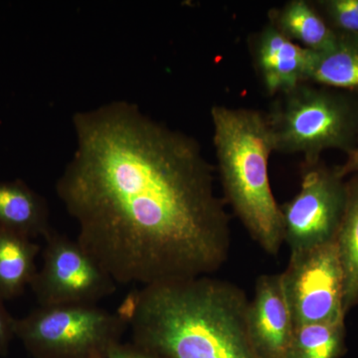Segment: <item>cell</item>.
<instances>
[{
    "label": "cell",
    "mask_w": 358,
    "mask_h": 358,
    "mask_svg": "<svg viewBox=\"0 0 358 358\" xmlns=\"http://www.w3.org/2000/svg\"><path fill=\"white\" fill-rule=\"evenodd\" d=\"M76 150L56 192L78 243L117 285L211 275L229 258V218L190 136L114 101L73 115Z\"/></svg>",
    "instance_id": "cell-1"
},
{
    "label": "cell",
    "mask_w": 358,
    "mask_h": 358,
    "mask_svg": "<svg viewBox=\"0 0 358 358\" xmlns=\"http://www.w3.org/2000/svg\"><path fill=\"white\" fill-rule=\"evenodd\" d=\"M243 289L211 275L136 289L117 313L134 345L162 358H261Z\"/></svg>",
    "instance_id": "cell-2"
},
{
    "label": "cell",
    "mask_w": 358,
    "mask_h": 358,
    "mask_svg": "<svg viewBox=\"0 0 358 358\" xmlns=\"http://www.w3.org/2000/svg\"><path fill=\"white\" fill-rule=\"evenodd\" d=\"M213 143L226 200L250 236L275 256L284 244L281 207L268 178L275 152L267 115L251 109L211 108Z\"/></svg>",
    "instance_id": "cell-3"
},
{
    "label": "cell",
    "mask_w": 358,
    "mask_h": 358,
    "mask_svg": "<svg viewBox=\"0 0 358 358\" xmlns=\"http://www.w3.org/2000/svg\"><path fill=\"white\" fill-rule=\"evenodd\" d=\"M266 115L275 152L303 155V164H317L324 150L348 155L355 148L357 103L326 87L301 84L280 95Z\"/></svg>",
    "instance_id": "cell-4"
},
{
    "label": "cell",
    "mask_w": 358,
    "mask_h": 358,
    "mask_svg": "<svg viewBox=\"0 0 358 358\" xmlns=\"http://www.w3.org/2000/svg\"><path fill=\"white\" fill-rule=\"evenodd\" d=\"M126 326L96 305L55 306L15 320L14 334L37 358H106Z\"/></svg>",
    "instance_id": "cell-5"
},
{
    "label": "cell",
    "mask_w": 358,
    "mask_h": 358,
    "mask_svg": "<svg viewBox=\"0 0 358 358\" xmlns=\"http://www.w3.org/2000/svg\"><path fill=\"white\" fill-rule=\"evenodd\" d=\"M346 181L338 169L303 164L301 189L282 205L284 243L291 253L336 242L345 215Z\"/></svg>",
    "instance_id": "cell-6"
},
{
    "label": "cell",
    "mask_w": 358,
    "mask_h": 358,
    "mask_svg": "<svg viewBox=\"0 0 358 358\" xmlns=\"http://www.w3.org/2000/svg\"><path fill=\"white\" fill-rule=\"evenodd\" d=\"M281 278L294 327L345 322L343 275L336 242L291 253Z\"/></svg>",
    "instance_id": "cell-7"
},
{
    "label": "cell",
    "mask_w": 358,
    "mask_h": 358,
    "mask_svg": "<svg viewBox=\"0 0 358 358\" xmlns=\"http://www.w3.org/2000/svg\"><path fill=\"white\" fill-rule=\"evenodd\" d=\"M43 265L30 285L40 307L96 305L115 293L117 284L78 241L52 230Z\"/></svg>",
    "instance_id": "cell-8"
},
{
    "label": "cell",
    "mask_w": 358,
    "mask_h": 358,
    "mask_svg": "<svg viewBox=\"0 0 358 358\" xmlns=\"http://www.w3.org/2000/svg\"><path fill=\"white\" fill-rule=\"evenodd\" d=\"M250 338L261 358H286L294 329L281 274L261 275L249 301Z\"/></svg>",
    "instance_id": "cell-9"
},
{
    "label": "cell",
    "mask_w": 358,
    "mask_h": 358,
    "mask_svg": "<svg viewBox=\"0 0 358 358\" xmlns=\"http://www.w3.org/2000/svg\"><path fill=\"white\" fill-rule=\"evenodd\" d=\"M254 66L268 95H282L307 83L312 50L285 37L268 23L251 42Z\"/></svg>",
    "instance_id": "cell-10"
},
{
    "label": "cell",
    "mask_w": 358,
    "mask_h": 358,
    "mask_svg": "<svg viewBox=\"0 0 358 358\" xmlns=\"http://www.w3.org/2000/svg\"><path fill=\"white\" fill-rule=\"evenodd\" d=\"M0 228L30 239L46 237L53 230L46 200L23 181H0Z\"/></svg>",
    "instance_id": "cell-11"
},
{
    "label": "cell",
    "mask_w": 358,
    "mask_h": 358,
    "mask_svg": "<svg viewBox=\"0 0 358 358\" xmlns=\"http://www.w3.org/2000/svg\"><path fill=\"white\" fill-rule=\"evenodd\" d=\"M268 16V23L278 31L308 50L329 48L338 37L313 2L291 0L271 9Z\"/></svg>",
    "instance_id": "cell-12"
},
{
    "label": "cell",
    "mask_w": 358,
    "mask_h": 358,
    "mask_svg": "<svg viewBox=\"0 0 358 358\" xmlns=\"http://www.w3.org/2000/svg\"><path fill=\"white\" fill-rule=\"evenodd\" d=\"M307 83L358 93V34L338 32L329 48L312 51Z\"/></svg>",
    "instance_id": "cell-13"
},
{
    "label": "cell",
    "mask_w": 358,
    "mask_h": 358,
    "mask_svg": "<svg viewBox=\"0 0 358 358\" xmlns=\"http://www.w3.org/2000/svg\"><path fill=\"white\" fill-rule=\"evenodd\" d=\"M40 247L31 239L0 228V296L11 300L31 285Z\"/></svg>",
    "instance_id": "cell-14"
},
{
    "label": "cell",
    "mask_w": 358,
    "mask_h": 358,
    "mask_svg": "<svg viewBox=\"0 0 358 358\" xmlns=\"http://www.w3.org/2000/svg\"><path fill=\"white\" fill-rule=\"evenodd\" d=\"M345 215L336 243L343 275V306L345 313L358 306V174L346 181Z\"/></svg>",
    "instance_id": "cell-15"
},
{
    "label": "cell",
    "mask_w": 358,
    "mask_h": 358,
    "mask_svg": "<svg viewBox=\"0 0 358 358\" xmlns=\"http://www.w3.org/2000/svg\"><path fill=\"white\" fill-rule=\"evenodd\" d=\"M345 350V322L294 327L286 358H339Z\"/></svg>",
    "instance_id": "cell-16"
},
{
    "label": "cell",
    "mask_w": 358,
    "mask_h": 358,
    "mask_svg": "<svg viewBox=\"0 0 358 358\" xmlns=\"http://www.w3.org/2000/svg\"><path fill=\"white\" fill-rule=\"evenodd\" d=\"M313 4L334 31L358 34V0H322Z\"/></svg>",
    "instance_id": "cell-17"
},
{
    "label": "cell",
    "mask_w": 358,
    "mask_h": 358,
    "mask_svg": "<svg viewBox=\"0 0 358 358\" xmlns=\"http://www.w3.org/2000/svg\"><path fill=\"white\" fill-rule=\"evenodd\" d=\"M3 299L0 296V355H6L14 334L15 320L7 312L3 305Z\"/></svg>",
    "instance_id": "cell-18"
},
{
    "label": "cell",
    "mask_w": 358,
    "mask_h": 358,
    "mask_svg": "<svg viewBox=\"0 0 358 358\" xmlns=\"http://www.w3.org/2000/svg\"><path fill=\"white\" fill-rule=\"evenodd\" d=\"M106 358H159L138 345H124L117 343L110 348Z\"/></svg>",
    "instance_id": "cell-19"
},
{
    "label": "cell",
    "mask_w": 358,
    "mask_h": 358,
    "mask_svg": "<svg viewBox=\"0 0 358 358\" xmlns=\"http://www.w3.org/2000/svg\"><path fill=\"white\" fill-rule=\"evenodd\" d=\"M348 155V160H346L345 164L338 167L339 174L343 178L350 176V174H352V176L358 174V129L355 148Z\"/></svg>",
    "instance_id": "cell-20"
}]
</instances>
